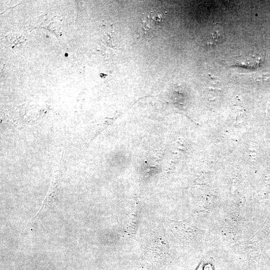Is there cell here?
<instances>
[{"instance_id":"6da1fadb","label":"cell","mask_w":270,"mask_h":270,"mask_svg":"<svg viewBox=\"0 0 270 270\" xmlns=\"http://www.w3.org/2000/svg\"><path fill=\"white\" fill-rule=\"evenodd\" d=\"M164 14L159 12L150 11L143 13L141 18L143 38L151 39L158 34L162 26Z\"/></svg>"},{"instance_id":"7a4b0ae2","label":"cell","mask_w":270,"mask_h":270,"mask_svg":"<svg viewBox=\"0 0 270 270\" xmlns=\"http://www.w3.org/2000/svg\"><path fill=\"white\" fill-rule=\"evenodd\" d=\"M225 36L223 27L219 23L215 24L207 36V46L213 47L222 43L224 41Z\"/></svg>"}]
</instances>
